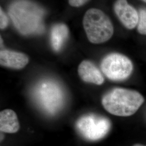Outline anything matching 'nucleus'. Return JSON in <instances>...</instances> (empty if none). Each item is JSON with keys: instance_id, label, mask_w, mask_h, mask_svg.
<instances>
[{"instance_id": "f257e3e1", "label": "nucleus", "mask_w": 146, "mask_h": 146, "mask_svg": "<svg viewBox=\"0 0 146 146\" xmlns=\"http://www.w3.org/2000/svg\"><path fill=\"white\" fill-rule=\"evenodd\" d=\"M8 13L14 26L22 34L37 35L44 31L45 11L36 3L29 0H16L9 6Z\"/></svg>"}, {"instance_id": "f03ea898", "label": "nucleus", "mask_w": 146, "mask_h": 146, "mask_svg": "<svg viewBox=\"0 0 146 146\" xmlns=\"http://www.w3.org/2000/svg\"><path fill=\"white\" fill-rule=\"evenodd\" d=\"M144 101L143 96L137 91L116 88L104 95L102 104L111 114L125 117L134 114Z\"/></svg>"}, {"instance_id": "7ed1b4c3", "label": "nucleus", "mask_w": 146, "mask_h": 146, "mask_svg": "<svg viewBox=\"0 0 146 146\" xmlns=\"http://www.w3.org/2000/svg\"><path fill=\"white\" fill-rule=\"evenodd\" d=\"M32 95L39 108L46 114L53 116L62 108L65 95L62 87L52 79H43L34 87Z\"/></svg>"}, {"instance_id": "20e7f679", "label": "nucleus", "mask_w": 146, "mask_h": 146, "mask_svg": "<svg viewBox=\"0 0 146 146\" xmlns=\"http://www.w3.org/2000/svg\"><path fill=\"white\" fill-rule=\"evenodd\" d=\"M83 25L89 41L94 44L108 41L114 33V27L110 18L98 9L91 8L86 11Z\"/></svg>"}, {"instance_id": "39448f33", "label": "nucleus", "mask_w": 146, "mask_h": 146, "mask_svg": "<svg viewBox=\"0 0 146 146\" xmlns=\"http://www.w3.org/2000/svg\"><path fill=\"white\" fill-rule=\"evenodd\" d=\"M111 128L110 120L104 116L89 114L80 117L76 122V128L84 139L98 141L108 134Z\"/></svg>"}, {"instance_id": "423d86ee", "label": "nucleus", "mask_w": 146, "mask_h": 146, "mask_svg": "<svg viewBox=\"0 0 146 146\" xmlns=\"http://www.w3.org/2000/svg\"><path fill=\"white\" fill-rule=\"evenodd\" d=\"M101 69L110 80L122 81L131 76L133 70V64L125 55L111 53L103 58L101 63Z\"/></svg>"}, {"instance_id": "0eeeda50", "label": "nucleus", "mask_w": 146, "mask_h": 146, "mask_svg": "<svg viewBox=\"0 0 146 146\" xmlns=\"http://www.w3.org/2000/svg\"><path fill=\"white\" fill-rule=\"evenodd\" d=\"M114 9L120 22L126 28L133 29L137 25L139 15L127 0H117Z\"/></svg>"}, {"instance_id": "6e6552de", "label": "nucleus", "mask_w": 146, "mask_h": 146, "mask_svg": "<svg viewBox=\"0 0 146 146\" xmlns=\"http://www.w3.org/2000/svg\"><path fill=\"white\" fill-rule=\"evenodd\" d=\"M28 62V56L22 52L7 49H3L0 52V64L2 66L21 69L25 67Z\"/></svg>"}, {"instance_id": "1a4fd4ad", "label": "nucleus", "mask_w": 146, "mask_h": 146, "mask_svg": "<svg viewBox=\"0 0 146 146\" xmlns=\"http://www.w3.org/2000/svg\"><path fill=\"white\" fill-rule=\"evenodd\" d=\"M78 73L84 82L96 85H101L104 82V77L101 71L88 60H84L80 64Z\"/></svg>"}, {"instance_id": "9d476101", "label": "nucleus", "mask_w": 146, "mask_h": 146, "mask_svg": "<svg viewBox=\"0 0 146 146\" xmlns=\"http://www.w3.org/2000/svg\"><path fill=\"white\" fill-rule=\"evenodd\" d=\"M20 129V124L15 112L5 110L0 113V130L6 133H15Z\"/></svg>"}, {"instance_id": "9b49d317", "label": "nucleus", "mask_w": 146, "mask_h": 146, "mask_svg": "<svg viewBox=\"0 0 146 146\" xmlns=\"http://www.w3.org/2000/svg\"><path fill=\"white\" fill-rule=\"evenodd\" d=\"M68 27L66 25L59 23L54 26L50 33V43L54 50L60 51L62 48L68 36Z\"/></svg>"}, {"instance_id": "f8f14e48", "label": "nucleus", "mask_w": 146, "mask_h": 146, "mask_svg": "<svg viewBox=\"0 0 146 146\" xmlns=\"http://www.w3.org/2000/svg\"><path fill=\"white\" fill-rule=\"evenodd\" d=\"M139 15V18L137 25V31L141 34L146 35V9H140Z\"/></svg>"}, {"instance_id": "ddd939ff", "label": "nucleus", "mask_w": 146, "mask_h": 146, "mask_svg": "<svg viewBox=\"0 0 146 146\" xmlns=\"http://www.w3.org/2000/svg\"><path fill=\"white\" fill-rule=\"evenodd\" d=\"M8 25V19L7 15H5V13L1 8L0 9V28L1 29H4Z\"/></svg>"}, {"instance_id": "4468645a", "label": "nucleus", "mask_w": 146, "mask_h": 146, "mask_svg": "<svg viewBox=\"0 0 146 146\" xmlns=\"http://www.w3.org/2000/svg\"><path fill=\"white\" fill-rule=\"evenodd\" d=\"M89 0H68L69 5L74 7H78L84 5Z\"/></svg>"}, {"instance_id": "2eb2a0df", "label": "nucleus", "mask_w": 146, "mask_h": 146, "mask_svg": "<svg viewBox=\"0 0 146 146\" xmlns=\"http://www.w3.org/2000/svg\"><path fill=\"white\" fill-rule=\"evenodd\" d=\"M133 146H143V145H140V144H136L135 145H134Z\"/></svg>"}, {"instance_id": "dca6fc26", "label": "nucleus", "mask_w": 146, "mask_h": 146, "mask_svg": "<svg viewBox=\"0 0 146 146\" xmlns=\"http://www.w3.org/2000/svg\"><path fill=\"white\" fill-rule=\"evenodd\" d=\"M143 2H146V0H142Z\"/></svg>"}]
</instances>
